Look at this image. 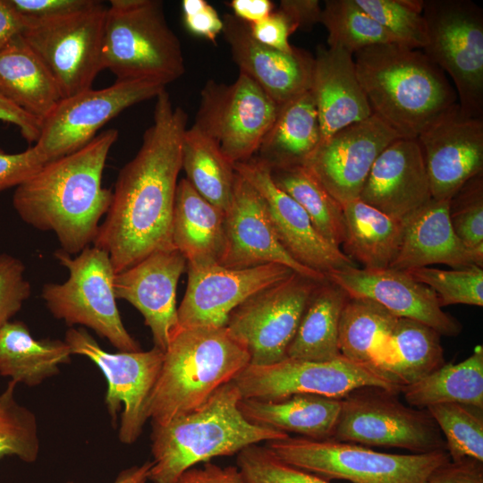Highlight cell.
Returning a JSON list of instances; mask_svg holds the SVG:
<instances>
[{"instance_id":"cell-1","label":"cell","mask_w":483,"mask_h":483,"mask_svg":"<svg viewBox=\"0 0 483 483\" xmlns=\"http://www.w3.org/2000/svg\"><path fill=\"white\" fill-rule=\"evenodd\" d=\"M187 121L186 112L161 91L139 151L119 171L93 242L108 253L115 274L154 251L174 248L173 214Z\"/></svg>"},{"instance_id":"cell-2","label":"cell","mask_w":483,"mask_h":483,"mask_svg":"<svg viewBox=\"0 0 483 483\" xmlns=\"http://www.w3.org/2000/svg\"><path fill=\"white\" fill-rule=\"evenodd\" d=\"M118 131L98 133L89 144L50 161L16 187L13 206L29 225L51 231L61 250L79 254L94 242L112 191L102 186L108 153Z\"/></svg>"},{"instance_id":"cell-3","label":"cell","mask_w":483,"mask_h":483,"mask_svg":"<svg viewBox=\"0 0 483 483\" xmlns=\"http://www.w3.org/2000/svg\"><path fill=\"white\" fill-rule=\"evenodd\" d=\"M353 60L372 114L401 138L416 139L458 106L445 72L420 50L378 44Z\"/></svg>"},{"instance_id":"cell-4","label":"cell","mask_w":483,"mask_h":483,"mask_svg":"<svg viewBox=\"0 0 483 483\" xmlns=\"http://www.w3.org/2000/svg\"><path fill=\"white\" fill-rule=\"evenodd\" d=\"M240 392L232 381L202 405L164 425L152 424L148 480L175 483L187 470L217 456L232 455L257 443L283 439L285 432L249 422L239 410Z\"/></svg>"},{"instance_id":"cell-5","label":"cell","mask_w":483,"mask_h":483,"mask_svg":"<svg viewBox=\"0 0 483 483\" xmlns=\"http://www.w3.org/2000/svg\"><path fill=\"white\" fill-rule=\"evenodd\" d=\"M250 362L225 327L179 328L166 350L148 402L152 424L164 425L202 405Z\"/></svg>"},{"instance_id":"cell-6","label":"cell","mask_w":483,"mask_h":483,"mask_svg":"<svg viewBox=\"0 0 483 483\" xmlns=\"http://www.w3.org/2000/svg\"><path fill=\"white\" fill-rule=\"evenodd\" d=\"M102 70L116 80H148L166 86L185 72L178 37L158 0H111L106 9Z\"/></svg>"},{"instance_id":"cell-7","label":"cell","mask_w":483,"mask_h":483,"mask_svg":"<svg viewBox=\"0 0 483 483\" xmlns=\"http://www.w3.org/2000/svg\"><path fill=\"white\" fill-rule=\"evenodd\" d=\"M266 446L290 465L321 478L351 483H429L433 471L451 460L446 450L397 454L302 436L271 440Z\"/></svg>"},{"instance_id":"cell-8","label":"cell","mask_w":483,"mask_h":483,"mask_svg":"<svg viewBox=\"0 0 483 483\" xmlns=\"http://www.w3.org/2000/svg\"><path fill=\"white\" fill-rule=\"evenodd\" d=\"M54 255L67 268L69 276L62 284H44L41 297L50 313L69 326L92 329L121 352L140 351L139 343L126 330L117 308L115 272L108 253L88 246L75 258L62 250Z\"/></svg>"},{"instance_id":"cell-9","label":"cell","mask_w":483,"mask_h":483,"mask_svg":"<svg viewBox=\"0 0 483 483\" xmlns=\"http://www.w3.org/2000/svg\"><path fill=\"white\" fill-rule=\"evenodd\" d=\"M423 53L452 79L461 111L483 118V10L470 0H426Z\"/></svg>"},{"instance_id":"cell-10","label":"cell","mask_w":483,"mask_h":483,"mask_svg":"<svg viewBox=\"0 0 483 483\" xmlns=\"http://www.w3.org/2000/svg\"><path fill=\"white\" fill-rule=\"evenodd\" d=\"M396 395L377 387H363L342 398L331 440L397 447L412 453L446 450L445 437L429 412L403 404Z\"/></svg>"},{"instance_id":"cell-11","label":"cell","mask_w":483,"mask_h":483,"mask_svg":"<svg viewBox=\"0 0 483 483\" xmlns=\"http://www.w3.org/2000/svg\"><path fill=\"white\" fill-rule=\"evenodd\" d=\"M242 398L278 401L297 394L342 399L354 390L377 387L394 394L402 387L369 365L343 355L329 360L285 358L274 364H249L233 379Z\"/></svg>"},{"instance_id":"cell-12","label":"cell","mask_w":483,"mask_h":483,"mask_svg":"<svg viewBox=\"0 0 483 483\" xmlns=\"http://www.w3.org/2000/svg\"><path fill=\"white\" fill-rule=\"evenodd\" d=\"M279 106L242 72L231 84L209 80L200 92L193 127L234 165L256 155Z\"/></svg>"},{"instance_id":"cell-13","label":"cell","mask_w":483,"mask_h":483,"mask_svg":"<svg viewBox=\"0 0 483 483\" xmlns=\"http://www.w3.org/2000/svg\"><path fill=\"white\" fill-rule=\"evenodd\" d=\"M107 7L96 1L58 18L29 22L22 38L44 63L67 97L91 89L100 71Z\"/></svg>"},{"instance_id":"cell-14","label":"cell","mask_w":483,"mask_h":483,"mask_svg":"<svg viewBox=\"0 0 483 483\" xmlns=\"http://www.w3.org/2000/svg\"><path fill=\"white\" fill-rule=\"evenodd\" d=\"M318 283L293 272L251 295L231 312L225 327L247 349L250 364L265 366L287 358V350Z\"/></svg>"},{"instance_id":"cell-15","label":"cell","mask_w":483,"mask_h":483,"mask_svg":"<svg viewBox=\"0 0 483 483\" xmlns=\"http://www.w3.org/2000/svg\"><path fill=\"white\" fill-rule=\"evenodd\" d=\"M64 342L72 354L89 359L107 382L105 404L113 419L120 415L118 438L123 444L136 442L148 417V402L164 359L157 347L148 351L108 352L83 328H69Z\"/></svg>"},{"instance_id":"cell-16","label":"cell","mask_w":483,"mask_h":483,"mask_svg":"<svg viewBox=\"0 0 483 483\" xmlns=\"http://www.w3.org/2000/svg\"><path fill=\"white\" fill-rule=\"evenodd\" d=\"M165 86L148 80H116L113 85L89 89L62 98L41 123L34 145L48 163L89 144L106 123L124 109L157 97Z\"/></svg>"},{"instance_id":"cell-17","label":"cell","mask_w":483,"mask_h":483,"mask_svg":"<svg viewBox=\"0 0 483 483\" xmlns=\"http://www.w3.org/2000/svg\"><path fill=\"white\" fill-rule=\"evenodd\" d=\"M233 168L260 196L281 245L295 261L325 275L357 267L340 248L324 239L305 210L275 184L265 162L253 157Z\"/></svg>"},{"instance_id":"cell-18","label":"cell","mask_w":483,"mask_h":483,"mask_svg":"<svg viewBox=\"0 0 483 483\" xmlns=\"http://www.w3.org/2000/svg\"><path fill=\"white\" fill-rule=\"evenodd\" d=\"M401 138L372 114L320 142L302 165L341 205L359 199L380 153Z\"/></svg>"},{"instance_id":"cell-19","label":"cell","mask_w":483,"mask_h":483,"mask_svg":"<svg viewBox=\"0 0 483 483\" xmlns=\"http://www.w3.org/2000/svg\"><path fill=\"white\" fill-rule=\"evenodd\" d=\"M186 271L187 288L177 308L179 328L224 327L241 303L293 273L279 264L242 269L187 267Z\"/></svg>"},{"instance_id":"cell-20","label":"cell","mask_w":483,"mask_h":483,"mask_svg":"<svg viewBox=\"0 0 483 483\" xmlns=\"http://www.w3.org/2000/svg\"><path fill=\"white\" fill-rule=\"evenodd\" d=\"M416 139L436 200H450L483 172V118L465 114L459 104Z\"/></svg>"},{"instance_id":"cell-21","label":"cell","mask_w":483,"mask_h":483,"mask_svg":"<svg viewBox=\"0 0 483 483\" xmlns=\"http://www.w3.org/2000/svg\"><path fill=\"white\" fill-rule=\"evenodd\" d=\"M326 277L350 298L373 301L395 317L421 322L440 335L457 336L462 330L460 321L442 309L435 292L406 270L352 267L327 273Z\"/></svg>"},{"instance_id":"cell-22","label":"cell","mask_w":483,"mask_h":483,"mask_svg":"<svg viewBox=\"0 0 483 483\" xmlns=\"http://www.w3.org/2000/svg\"><path fill=\"white\" fill-rule=\"evenodd\" d=\"M186 269V259L172 248L152 252L114 277L116 299L128 301L141 313L154 346L162 352L179 330L176 289Z\"/></svg>"},{"instance_id":"cell-23","label":"cell","mask_w":483,"mask_h":483,"mask_svg":"<svg viewBox=\"0 0 483 483\" xmlns=\"http://www.w3.org/2000/svg\"><path fill=\"white\" fill-rule=\"evenodd\" d=\"M236 173V172H235ZM225 242L220 266L242 269L279 264L323 282L325 275L295 261L281 245L257 191L236 173L232 199L225 211Z\"/></svg>"},{"instance_id":"cell-24","label":"cell","mask_w":483,"mask_h":483,"mask_svg":"<svg viewBox=\"0 0 483 483\" xmlns=\"http://www.w3.org/2000/svg\"><path fill=\"white\" fill-rule=\"evenodd\" d=\"M225 39L240 72L252 79L275 102L282 105L310 89L314 57L294 47L283 52L258 42L249 24L232 13L223 18Z\"/></svg>"},{"instance_id":"cell-25","label":"cell","mask_w":483,"mask_h":483,"mask_svg":"<svg viewBox=\"0 0 483 483\" xmlns=\"http://www.w3.org/2000/svg\"><path fill=\"white\" fill-rule=\"evenodd\" d=\"M359 199L402 221L432 199L417 139L399 138L380 153Z\"/></svg>"},{"instance_id":"cell-26","label":"cell","mask_w":483,"mask_h":483,"mask_svg":"<svg viewBox=\"0 0 483 483\" xmlns=\"http://www.w3.org/2000/svg\"><path fill=\"white\" fill-rule=\"evenodd\" d=\"M309 90L318 116L321 142L372 115L357 77L353 55L345 50L318 47Z\"/></svg>"},{"instance_id":"cell-27","label":"cell","mask_w":483,"mask_h":483,"mask_svg":"<svg viewBox=\"0 0 483 483\" xmlns=\"http://www.w3.org/2000/svg\"><path fill=\"white\" fill-rule=\"evenodd\" d=\"M433 264L454 269L483 265V252L467 248L455 234L448 199H432L406 220L400 250L389 267L409 270Z\"/></svg>"},{"instance_id":"cell-28","label":"cell","mask_w":483,"mask_h":483,"mask_svg":"<svg viewBox=\"0 0 483 483\" xmlns=\"http://www.w3.org/2000/svg\"><path fill=\"white\" fill-rule=\"evenodd\" d=\"M225 211L204 199L185 179L178 182L172 242L189 267L220 265L225 242Z\"/></svg>"},{"instance_id":"cell-29","label":"cell","mask_w":483,"mask_h":483,"mask_svg":"<svg viewBox=\"0 0 483 483\" xmlns=\"http://www.w3.org/2000/svg\"><path fill=\"white\" fill-rule=\"evenodd\" d=\"M238 407L252 424L322 441L333 437L342 399L297 394L278 401L241 398Z\"/></svg>"},{"instance_id":"cell-30","label":"cell","mask_w":483,"mask_h":483,"mask_svg":"<svg viewBox=\"0 0 483 483\" xmlns=\"http://www.w3.org/2000/svg\"><path fill=\"white\" fill-rule=\"evenodd\" d=\"M397 319L373 301L349 297L339 322L340 353L386 375L396 360L392 332Z\"/></svg>"},{"instance_id":"cell-31","label":"cell","mask_w":483,"mask_h":483,"mask_svg":"<svg viewBox=\"0 0 483 483\" xmlns=\"http://www.w3.org/2000/svg\"><path fill=\"white\" fill-rule=\"evenodd\" d=\"M0 94L41 123L63 98L52 74L21 35L0 49Z\"/></svg>"},{"instance_id":"cell-32","label":"cell","mask_w":483,"mask_h":483,"mask_svg":"<svg viewBox=\"0 0 483 483\" xmlns=\"http://www.w3.org/2000/svg\"><path fill=\"white\" fill-rule=\"evenodd\" d=\"M321 142L310 90L280 105L276 117L256 155L269 167L303 165Z\"/></svg>"},{"instance_id":"cell-33","label":"cell","mask_w":483,"mask_h":483,"mask_svg":"<svg viewBox=\"0 0 483 483\" xmlns=\"http://www.w3.org/2000/svg\"><path fill=\"white\" fill-rule=\"evenodd\" d=\"M342 206L344 253L363 268L389 267L400 250L406 221L387 216L360 199Z\"/></svg>"},{"instance_id":"cell-34","label":"cell","mask_w":483,"mask_h":483,"mask_svg":"<svg viewBox=\"0 0 483 483\" xmlns=\"http://www.w3.org/2000/svg\"><path fill=\"white\" fill-rule=\"evenodd\" d=\"M69 345L58 339H35L26 324L10 321L0 332V375L37 386L71 361Z\"/></svg>"},{"instance_id":"cell-35","label":"cell","mask_w":483,"mask_h":483,"mask_svg":"<svg viewBox=\"0 0 483 483\" xmlns=\"http://www.w3.org/2000/svg\"><path fill=\"white\" fill-rule=\"evenodd\" d=\"M348 299V294L329 280L318 283L287 350V357L318 361L340 357L339 322Z\"/></svg>"},{"instance_id":"cell-36","label":"cell","mask_w":483,"mask_h":483,"mask_svg":"<svg viewBox=\"0 0 483 483\" xmlns=\"http://www.w3.org/2000/svg\"><path fill=\"white\" fill-rule=\"evenodd\" d=\"M405 401L417 409L456 402L483 409V346L464 360L444 364L419 381L402 386Z\"/></svg>"},{"instance_id":"cell-37","label":"cell","mask_w":483,"mask_h":483,"mask_svg":"<svg viewBox=\"0 0 483 483\" xmlns=\"http://www.w3.org/2000/svg\"><path fill=\"white\" fill-rule=\"evenodd\" d=\"M269 168L275 184L305 210L315 229L324 239L340 248L345 236L343 206L302 165Z\"/></svg>"},{"instance_id":"cell-38","label":"cell","mask_w":483,"mask_h":483,"mask_svg":"<svg viewBox=\"0 0 483 483\" xmlns=\"http://www.w3.org/2000/svg\"><path fill=\"white\" fill-rule=\"evenodd\" d=\"M182 169L186 174L185 179L204 199L226 211L236 175L233 165L211 140L193 126L183 134Z\"/></svg>"},{"instance_id":"cell-39","label":"cell","mask_w":483,"mask_h":483,"mask_svg":"<svg viewBox=\"0 0 483 483\" xmlns=\"http://www.w3.org/2000/svg\"><path fill=\"white\" fill-rule=\"evenodd\" d=\"M440 335L417 320L398 318L392 332L396 361L389 370L401 387L414 384L445 364Z\"/></svg>"},{"instance_id":"cell-40","label":"cell","mask_w":483,"mask_h":483,"mask_svg":"<svg viewBox=\"0 0 483 483\" xmlns=\"http://www.w3.org/2000/svg\"><path fill=\"white\" fill-rule=\"evenodd\" d=\"M320 23L327 30L328 47L340 48L352 55L370 46L397 44L355 0L325 1Z\"/></svg>"},{"instance_id":"cell-41","label":"cell","mask_w":483,"mask_h":483,"mask_svg":"<svg viewBox=\"0 0 483 483\" xmlns=\"http://www.w3.org/2000/svg\"><path fill=\"white\" fill-rule=\"evenodd\" d=\"M438 426L451 461L483 462V409L456 403H436L426 408Z\"/></svg>"},{"instance_id":"cell-42","label":"cell","mask_w":483,"mask_h":483,"mask_svg":"<svg viewBox=\"0 0 483 483\" xmlns=\"http://www.w3.org/2000/svg\"><path fill=\"white\" fill-rule=\"evenodd\" d=\"M17 383L10 380L0 393V459L14 456L34 462L39 453L36 416L15 398Z\"/></svg>"},{"instance_id":"cell-43","label":"cell","mask_w":483,"mask_h":483,"mask_svg":"<svg viewBox=\"0 0 483 483\" xmlns=\"http://www.w3.org/2000/svg\"><path fill=\"white\" fill-rule=\"evenodd\" d=\"M396 40L411 49H423L428 43L424 0H355Z\"/></svg>"},{"instance_id":"cell-44","label":"cell","mask_w":483,"mask_h":483,"mask_svg":"<svg viewBox=\"0 0 483 483\" xmlns=\"http://www.w3.org/2000/svg\"><path fill=\"white\" fill-rule=\"evenodd\" d=\"M406 271L435 292L441 308L453 304L483 306L482 267L443 270L424 267Z\"/></svg>"},{"instance_id":"cell-45","label":"cell","mask_w":483,"mask_h":483,"mask_svg":"<svg viewBox=\"0 0 483 483\" xmlns=\"http://www.w3.org/2000/svg\"><path fill=\"white\" fill-rule=\"evenodd\" d=\"M237 468L246 483H329L283 462L267 446L257 444L238 453Z\"/></svg>"},{"instance_id":"cell-46","label":"cell","mask_w":483,"mask_h":483,"mask_svg":"<svg viewBox=\"0 0 483 483\" xmlns=\"http://www.w3.org/2000/svg\"><path fill=\"white\" fill-rule=\"evenodd\" d=\"M453 229L469 249L483 252V175L466 182L449 200Z\"/></svg>"},{"instance_id":"cell-47","label":"cell","mask_w":483,"mask_h":483,"mask_svg":"<svg viewBox=\"0 0 483 483\" xmlns=\"http://www.w3.org/2000/svg\"><path fill=\"white\" fill-rule=\"evenodd\" d=\"M24 273L21 260L6 253L0 254V332L31 293Z\"/></svg>"},{"instance_id":"cell-48","label":"cell","mask_w":483,"mask_h":483,"mask_svg":"<svg viewBox=\"0 0 483 483\" xmlns=\"http://www.w3.org/2000/svg\"><path fill=\"white\" fill-rule=\"evenodd\" d=\"M46 165L34 145L20 153L0 148V191L17 187Z\"/></svg>"},{"instance_id":"cell-49","label":"cell","mask_w":483,"mask_h":483,"mask_svg":"<svg viewBox=\"0 0 483 483\" xmlns=\"http://www.w3.org/2000/svg\"><path fill=\"white\" fill-rule=\"evenodd\" d=\"M28 22L44 21L90 6L95 0H7Z\"/></svg>"},{"instance_id":"cell-50","label":"cell","mask_w":483,"mask_h":483,"mask_svg":"<svg viewBox=\"0 0 483 483\" xmlns=\"http://www.w3.org/2000/svg\"><path fill=\"white\" fill-rule=\"evenodd\" d=\"M183 21L187 30L214 42L223 30V20L216 9L204 0H183Z\"/></svg>"},{"instance_id":"cell-51","label":"cell","mask_w":483,"mask_h":483,"mask_svg":"<svg viewBox=\"0 0 483 483\" xmlns=\"http://www.w3.org/2000/svg\"><path fill=\"white\" fill-rule=\"evenodd\" d=\"M253 38L258 42L283 52H291L294 48L289 41L292 34L284 15L278 10L273 11L261 21L249 24Z\"/></svg>"},{"instance_id":"cell-52","label":"cell","mask_w":483,"mask_h":483,"mask_svg":"<svg viewBox=\"0 0 483 483\" xmlns=\"http://www.w3.org/2000/svg\"><path fill=\"white\" fill-rule=\"evenodd\" d=\"M429 483H483V462L465 459L439 466L431 474Z\"/></svg>"},{"instance_id":"cell-53","label":"cell","mask_w":483,"mask_h":483,"mask_svg":"<svg viewBox=\"0 0 483 483\" xmlns=\"http://www.w3.org/2000/svg\"><path fill=\"white\" fill-rule=\"evenodd\" d=\"M277 10L286 18L292 33L311 29L320 22L322 13L318 0H282Z\"/></svg>"},{"instance_id":"cell-54","label":"cell","mask_w":483,"mask_h":483,"mask_svg":"<svg viewBox=\"0 0 483 483\" xmlns=\"http://www.w3.org/2000/svg\"><path fill=\"white\" fill-rule=\"evenodd\" d=\"M175 483H246L239 469L234 466L221 467L207 462L201 468L184 471Z\"/></svg>"},{"instance_id":"cell-55","label":"cell","mask_w":483,"mask_h":483,"mask_svg":"<svg viewBox=\"0 0 483 483\" xmlns=\"http://www.w3.org/2000/svg\"><path fill=\"white\" fill-rule=\"evenodd\" d=\"M0 121L18 127L21 136L29 143L38 140L41 121L27 114L0 94Z\"/></svg>"},{"instance_id":"cell-56","label":"cell","mask_w":483,"mask_h":483,"mask_svg":"<svg viewBox=\"0 0 483 483\" xmlns=\"http://www.w3.org/2000/svg\"><path fill=\"white\" fill-rule=\"evenodd\" d=\"M28 25V21L14 10L7 0H0V49L14 38L21 36Z\"/></svg>"},{"instance_id":"cell-57","label":"cell","mask_w":483,"mask_h":483,"mask_svg":"<svg viewBox=\"0 0 483 483\" xmlns=\"http://www.w3.org/2000/svg\"><path fill=\"white\" fill-rule=\"evenodd\" d=\"M229 5L233 15L248 24L263 20L274 11L269 0H233Z\"/></svg>"},{"instance_id":"cell-58","label":"cell","mask_w":483,"mask_h":483,"mask_svg":"<svg viewBox=\"0 0 483 483\" xmlns=\"http://www.w3.org/2000/svg\"><path fill=\"white\" fill-rule=\"evenodd\" d=\"M151 461H147L140 465L130 467L119 473L113 483H147L148 481ZM66 483H74L69 481Z\"/></svg>"}]
</instances>
